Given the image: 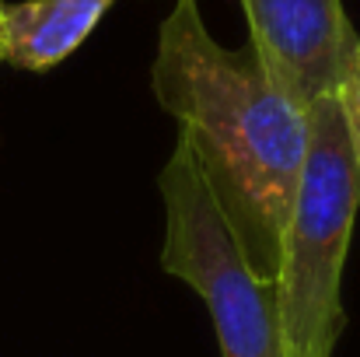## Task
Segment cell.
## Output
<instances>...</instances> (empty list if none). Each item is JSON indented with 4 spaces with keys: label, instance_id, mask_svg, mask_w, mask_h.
Here are the masks:
<instances>
[{
    "label": "cell",
    "instance_id": "cell-1",
    "mask_svg": "<svg viewBox=\"0 0 360 357\" xmlns=\"http://www.w3.org/2000/svg\"><path fill=\"white\" fill-rule=\"evenodd\" d=\"M150 84L161 109L179 119V137L196 154L252 270L276 280L311 140L308 106L262 67L252 46L214 42L196 0H175L161 21Z\"/></svg>",
    "mask_w": 360,
    "mask_h": 357
},
{
    "label": "cell",
    "instance_id": "cell-2",
    "mask_svg": "<svg viewBox=\"0 0 360 357\" xmlns=\"http://www.w3.org/2000/svg\"><path fill=\"white\" fill-rule=\"evenodd\" d=\"M308 158L283 232L276 312L283 357H333L343 333V263L360 207L357 165L336 92L308 106Z\"/></svg>",
    "mask_w": 360,
    "mask_h": 357
},
{
    "label": "cell",
    "instance_id": "cell-3",
    "mask_svg": "<svg viewBox=\"0 0 360 357\" xmlns=\"http://www.w3.org/2000/svg\"><path fill=\"white\" fill-rule=\"evenodd\" d=\"M158 186L165 196L161 270L186 280L207 301L221 357H283L276 280H262L252 270L182 137L161 168Z\"/></svg>",
    "mask_w": 360,
    "mask_h": 357
},
{
    "label": "cell",
    "instance_id": "cell-4",
    "mask_svg": "<svg viewBox=\"0 0 360 357\" xmlns=\"http://www.w3.org/2000/svg\"><path fill=\"white\" fill-rule=\"evenodd\" d=\"M248 46L304 106L333 95L357 49L343 0H241Z\"/></svg>",
    "mask_w": 360,
    "mask_h": 357
},
{
    "label": "cell",
    "instance_id": "cell-5",
    "mask_svg": "<svg viewBox=\"0 0 360 357\" xmlns=\"http://www.w3.org/2000/svg\"><path fill=\"white\" fill-rule=\"evenodd\" d=\"M116 0H21L0 4V63L49 70L63 63Z\"/></svg>",
    "mask_w": 360,
    "mask_h": 357
},
{
    "label": "cell",
    "instance_id": "cell-6",
    "mask_svg": "<svg viewBox=\"0 0 360 357\" xmlns=\"http://www.w3.org/2000/svg\"><path fill=\"white\" fill-rule=\"evenodd\" d=\"M336 99H340V109H343V126H347V144H350V154H354V165H357V179H360V42L350 56V67L336 88Z\"/></svg>",
    "mask_w": 360,
    "mask_h": 357
},
{
    "label": "cell",
    "instance_id": "cell-7",
    "mask_svg": "<svg viewBox=\"0 0 360 357\" xmlns=\"http://www.w3.org/2000/svg\"><path fill=\"white\" fill-rule=\"evenodd\" d=\"M0 4H4V0H0Z\"/></svg>",
    "mask_w": 360,
    "mask_h": 357
}]
</instances>
